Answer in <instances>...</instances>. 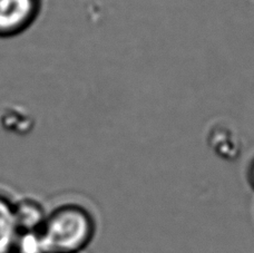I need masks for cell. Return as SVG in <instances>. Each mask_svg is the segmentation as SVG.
I'll list each match as a JSON object with an SVG mask.
<instances>
[{
  "instance_id": "cell-1",
  "label": "cell",
  "mask_w": 254,
  "mask_h": 253,
  "mask_svg": "<svg viewBox=\"0 0 254 253\" xmlns=\"http://www.w3.org/2000/svg\"><path fill=\"white\" fill-rule=\"evenodd\" d=\"M97 222L87 207L78 203H64L48 212L42 230L49 252L80 253L90 246Z\"/></svg>"
},
{
  "instance_id": "cell-2",
  "label": "cell",
  "mask_w": 254,
  "mask_h": 253,
  "mask_svg": "<svg viewBox=\"0 0 254 253\" xmlns=\"http://www.w3.org/2000/svg\"><path fill=\"white\" fill-rule=\"evenodd\" d=\"M39 0H0V38L24 33L37 19Z\"/></svg>"
},
{
  "instance_id": "cell-3",
  "label": "cell",
  "mask_w": 254,
  "mask_h": 253,
  "mask_svg": "<svg viewBox=\"0 0 254 253\" xmlns=\"http://www.w3.org/2000/svg\"><path fill=\"white\" fill-rule=\"evenodd\" d=\"M48 212L42 203L34 198H22L15 202V219L18 232L42 231Z\"/></svg>"
},
{
  "instance_id": "cell-4",
  "label": "cell",
  "mask_w": 254,
  "mask_h": 253,
  "mask_svg": "<svg viewBox=\"0 0 254 253\" xmlns=\"http://www.w3.org/2000/svg\"><path fill=\"white\" fill-rule=\"evenodd\" d=\"M18 233L15 202L0 193V253H12Z\"/></svg>"
},
{
  "instance_id": "cell-5",
  "label": "cell",
  "mask_w": 254,
  "mask_h": 253,
  "mask_svg": "<svg viewBox=\"0 0 254 253\" xmlns=\"http://www.w3.org/2000/svg\"><path fill=\"white\" fill-rule=\"evenodd\" d=\"M12 253H51L42 231L19 232Z\"/></svg>"
},
{
  "instance_id": "cell-6",
  "label": "cell",
  "mask_w": 254,
  "mask_h": 253,
  "mask_svg": "<svg viewBox=\"0 0 254 253\" xmlns=\"http://www.w3.org/2000/svg\"><path fill=\"white\" fill-rule=\"evenodd\" d=\"M212 135L219 139H222V144L212 146L220 156L226 157V159L230 160L232 156L238 155L237 153L233 152L229 147V144L232 146H235V147L239 146L238 141L234 137H232V134H231V132H229V130H226V129H217V130H213Z\"/></svg>"
},
{
  "instance_id": "cell-7",
  "label": "cell",
  "mask_w": 254,
  "mask_h": 253,
  "mask_svg": "<svg viewBox=\"0 0 254 253\" xmlns=\"http://www.w3.org/2000/svg\"><path fill=\"white\" fill-rule=\"evenodd\" d=\"M248 180L249 182H250V185L253 188L254 190V159L251 162L250 166H249V170H248Z\"/></svg>"
},
{
  "instance_id": "cell-8",
  "label": "cell",
  "mask_w": 254,
  "mask_h": 253,
  "mask_svg": "<svg viewBox=\"0 0 254 253\" xmlns=\"http://www.w3.org/2000/svg\"><path fill=\"white\" fill-rule=\"evenodd\" d=\"M51 253H54V252H51Z\"/></svg>"
}]
</instances>
